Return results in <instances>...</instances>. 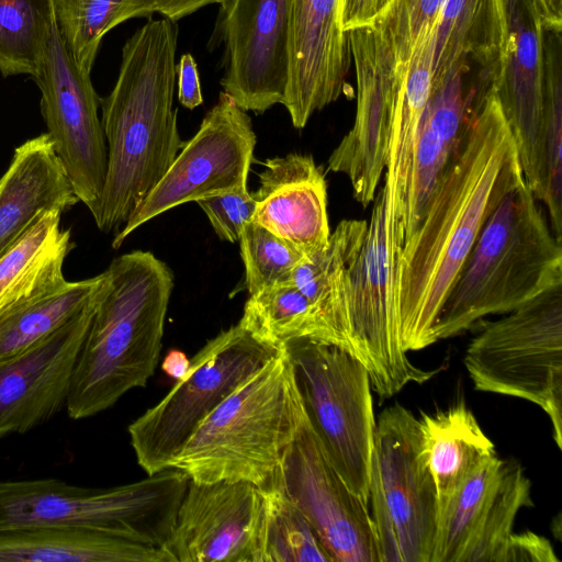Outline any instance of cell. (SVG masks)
<instances>
[{
    "label": "cell",
    "instance_id": "6da1fadb",
    "mask_svg": "<svg viewBox=\"0 0 562 562\" xmlns=\"http://www.w3.org/2000/svg\"><path fill=\"white\" fill-rule=\"evenodd\" d=\"M525 182L516 144L492 89L469 112L460 146L439 179L397 262L404 350L432 344V328L486 221Z\"/></svg>",
    "mask_w": 562,
    "mask_h": 562
},
{
    "label": "cell",
    "instance_id": "7a4b0ae2",
    "mask_svg": "<svg viewBox=\"0 0 562 562\" xmlns=\"http://www.w3.org/2000/svg\"><path fill=\"white\" fill-rule=\"evenodd\" d=\"M178 35L177 21L149 18L125 42L115 85L101 100L108 166L90 213L103 233L127 222L184 144L173 106Z\"/></svg>",
    "mask_w": 562,
    "mask_h": 562
},
{
    "label": "cell",
    "instance_id": "3957f363",
    "mask_svg": "<svg viewBox=\"0 0 562 562\" xmlns=\"http://www.w3.org/2000/svg\"><path fill=\"white\" fill-rule=\"evenodd\" d=\"M80 349L67 398L72 419L99 414L154 374L162 347L173 272L150 251L114 258Z\"/></svg>",
    "mask_w": 562,
    "mask_h": 562
},
{
    "label": "cell",
    "instance_id": "277c9868",
    "mask_svg": "<svg viewBox=\"0 0 562 562\" xmlns=\"http://www.w3.org/2000/svg\"><path fill=\"white\" fill-rule=\"evenodd\" d=\"M562 284V245L525 181L486 221L432 328L435 341Z\"/></svg>",
    "mask_w": 562,
    "mask_h": 562
},
{
    "label": "cell",
    "instance_id": "5b68a950",
    "mask_svg": "<svg viewBox=\"0 0 562 562\" xmlns=\"http://www.w3.org/2000/svg\"><path fill=\"white\" fill-rule=\"evenodd\" d=\"M305 418L284 347L200 424L171 468L194 482H248L262 487Z\"/></svg>",
    "mask_w": 562,
    "mask_h": 562
},
{
    "label": "cell",
    "instance_id": "8992f818",
    "mask_svg": "<svg viewBox=\"0 0 562 562\" xmlns=\"http://www.w3.org/2000/svg\"><path fill=\"white\" fill-rule=\"evenodd\" d=\"M404 234L392 217L389 189L376 192L360 251L342 284L344 349L367 369L372 390L391 397L409 383H424L438 370L414 366L400 336L397 262Z\"/></svg>",
    "mask_w": 562,
    "mask_h": 562
},
{
    "label": "cell",
    "instance_id": "52a82bcc",
    "mask_svg": "<svg viewBox=\"0 0 562 562\" xmlns=\"http://www.w3.org/2000/svg\"><path fill=\"white\" fill-rule=\"evenodd\" d=\"M188 476L177 469L109 488L56 479L0 481V530L29 525L103 529L161 548L170 536Z\"/></svg>",
    "mask_w": 562,
    "mask_h": 562
},
{
    "label": "cell",
    "instance_id": "ba28073f",
    "mask_svg": "<svg viewBox=\"0 0 562 562\" xmlns=\"http://www.w3.org/2000/svg\"><path fill=\"white\" fill-rule=\"evenodd\" d=\"M481 323L464 364L474 389L522 398L549 416L562 448V284Z\"/></svg>",
    "mask_w": 562,
    "mask_h": 562
},
{
    "label": "cell",
    "instance_id": "9c48e42d",
    "mask_svg": "<svg viewBox=\"0 0 562 562\" xmlns=\"http://www.w3.org/2000/svg\"><path fill=\"white\" fill-rule=\"evenodd\" d=\"M380 562H430L438 496L419 419L400 404L375 424L368 503Z\"/></svg>",
    "mask_w": 562,
    "mask_h": 562
},
{
    "label": "cell",
    "instance_id": "30bf717a",
    "mask_svg": "<svg viewBox=\"0 0 562 562\" xmlns=\"http://www.w3.org/2000/svg\"><path fill=\"white\" fill-rule=\"evenodd\" d=\"M281 349L239 322L206 341L170 391L127 428L147 475L170 469L200 424Z\"/></svg>",
    "mask_w": 562,
    "mask_h": 562
},
{
    "label": "cell",
    "instance_id": "8fae6325",
    "mask_svg": "<svg viewBox=\"0 0 562 562\" xmlns=\"http://www.w3.org/2000/svg\"><path fill=\"white\" fill-rule=\"evenodd\" d=\"M284 347L306 415L329 461L368 506L376 423L367 369L328 342L296 339Z\"/></svg>",
    "mask_w": 562,
    "mask_h": 562
},
{
    "label": "cell",
    "instance_id": "7c38bea8",
    "mask_svg": "<svg viewBox=\"0 0 562 562\" xmlns=\"http://www.w3.org/2000/svg\"><path fill=\"white\" fill-rule=\"evenodd\" d=\"M256 140L250 116L221 91L198 132L116 233L112 247L120 248L140 225L168 210L246 188Z\"/></svg>",
    "mask_w": 562,
    "mask_h": 562
},
{
    "label": "cell",
    "instance_id": "4fadbf2b",
    "mask_svg": "<svg viewBox=\"0 0 562 562\" xmlns=\"http://www.w3.org/2000/svg\"><path fill=\"white\" fill-rule=\"evenodd\" d=\"M41 112L54 149L75 193L91 212L102 193L108 150L99 108L101 98L69 55L56 23L40 74Z\"/></svg>",
    "mask_w": 562,
    "mask_h": 562
},
{
    "label": "cell",
    "instance_id": "5bb4252c",
    "mask_svg": "<svg viewBox=\"0 0 562 562\" xmlns=\"http://www.w3.org/2000/svg\"><path fill=\"white\" fill-rule=\"evenodd\" d=\"M290 0H222L209 49L224 47L220 83L244 111L283 103L289 81Z\"/></svg>",
    "mask_w": 562,
    "mask_h": 562
},
{
    "label": "cell",
    "instance_id": "9a60e30c",
    "mask_svg": "<svg viewBox=\"0 0 562 562\" xmlns=\"http://www.w3.org/2000/svg\"><path fill=\"white\" fill-rule=\"evenodd\" d=\"M357 82L355 122L328 158L345 175L363 207L373 202L386 167L396 99L404 68L375 26L348 32Z\"/></svg>",
    "mask_w": 562,
    "mask_h": 562
},
{
    "label": "cell",
    "instance_id": "2e32d148",
    "mask_svg": "<svg viewBox=\"0 0 562 562\" xmlns=\"http://www.w3.org/2000/svg\"><path fill=\"white\" fill-rule=\"evenodd\" d=\"M271 480L307 518L333 562H380L369 507L335 470L307 415Z\"/></svg>",
    "mask_w": 562,
    "mask_h": 562
},
{
    "label": "cell",
    "instance_id": "e0dca14e",
    "mask_svg": "<svg viewBox=\"0 0 562 562\" xmlns=\"http://www.w3.org/2000/svg\"><path fill=\"white\" fill-rule=\"evenodd\" d=\"M531 483L520 463L496 454L438 506L430 562H501Z\"/></svg>",
    "mask_w": 562,
    "mask_h": 562
},
{
    "label": "cell",
    "instance_id": "ac0fdd59",
    "mask_svg": "<svg viewBox=\"0 0 562 562\" xmlns=\"http://www.w3.org/2000/svg\"><path fill=\"white\" fill-rule=\"evenodd\" d=\"M105 281L65 325L0 360V438L26 432L66 407L75 366Z\"/></svg>",
    "mask_w": 562,
    "mask_h": 562
},
{
    "label": "cell",
    "instance_id": "d6986e66",
    "mask_svg": "<svg viewBox=\"0 0 562 562\" xmlns=\"http://www.w3.org/2000/svg\"><path fill=\"white\" fill-rule=\"evenodd\" d=\"M507 42L493 89L510 127L525 181L542 203L544 29L532 0H504Z\"/></svg>",
    "mask_w": 562,
    "mask_h": 562
},
{
    "label": "cell",
    "instance_id": "ffe728a7",
    "mask_svg": "<svg viewBox=\"0 0 562 562\" xmlns=\"http://www.w3.org/2000/svg\"><path fill=\"white\" fill-rule=\"evenodd\" d=\"M261 510L255 484L189 480L161 548L173 562H255Z\"/></svg>",
    "mask_w": 562,
    "mask_h": 562
},
{
    "label": "cell",
    "instance_id": "44dd1931",
    "mask_svg": "<svg viewBox=\"0 0 562 562\" xmlns=\"http://www.w3.org/2000/svg\"><path fill=\"white\" fill-rule=\"evenodd\" d=\"M289 57L282 105L292 125L303 128L345 90L351 52L340 22V0H290Z\"/></svg>",
    "mask_w": 562,
    "mask_h": 562
},
{
    "label": "cell",
    "instance_id": "7402d4cb",
    "mask_svg": "<svg viewBox=\"0 0 562 562\" xmlns=\"http://www.w3.org/2000/svg\"><path fill=\"white\" fill-rule=\"evenodd\" d=\"M252 193V222L291 244L304 258L324 248L330 236L327 184L313 156L291 153L267 159Z\"/></svg>",
    "mask_w": 562,
    "mask_h": 562
},
{
    "label": "cell",
    "instance_id": "603a6c76",
    "mask_svg": "<svg viewBox=\"0 0 562 562\" xmlns=\"http://www.w3.org/2000/svg\"><path fill=\"white\" fill-rule=\"evenodd\" d=\"M79 202L47 133L14 149L0 178V255L46 211Z\"/></svg>",
    "mask_w": 562,
    "mask_h": 562
},
{
    "label": "cell",
    "instance_id": "cb8c5ba5",
    "mask_svg": "<svg viewBox=\"0 0 562 562\" xmlns=\"http://www.w3.org/2000/svg\"><path fill=\"white\" fill-rule=\"evenodd\" d=\"M506 42L504 0H446L436 30L432 86L477 65L483 82L492 87Z\"/></svg>",
    "mask_w": 562,
    "mask_h": 562
},
{
    "label": "cell",
    "instance_id": "d4e9b609",
    "mask_svg": "<svg viewBox=\"0 0 562 562\" xmlns=\"http://www.w3.org/2000/svg\"><path fill=\"white\" fill-rule=\"evenodd\" d=\"M0 562H173L159 547L75 525H29L0 530Z\"/></svg>",
    "mask_w": 562,
    "mask_h": 562
},
{
    "label": "cell",
    "instance_id": "484cf974",
    "mask_svg": "<svg viewBox=\"0 0 562 562\" xmlns=\"http://www.w3.org/2000/svg\"><path fill=\"white\" fill-rule=\"evenodd\" d=\"M463 77L464 74L457 72L431 87L416 144L405 239L418 225L439 179L460 146L470 103Z\"/></svg>",
    "mask_w": 562,
    "mask_h": 562
},
{
    "label": "cell",
    "instance_id": "4316f807",
    "mask_svg": "<svg viewBox=\"0 0 562 562\" xmlns=\"http://www.w3.org/2000/svg\"><path fill=\"white\" fill-rule=\"evenodd\" d=\"M436 30L437 24L426 26L419 33L405 65L385 167L384 182L389 189L392 217L400 225L404 239L416 144L432 87Z\"/></svg>",
    "mask_w": 562,
    "mask_h": 562
},
{
    "label": "cell",
    "instance_id": "83f0119b",
    "mask_svg": "<svg viewBox=\"0 0 562 562\" xmlns=\"http://www.w3.org/2000/svg\"><path fill=\"white\" fill-rule=\"evenodd\" d=\"M58 210L43 212L0 255V314L65 285L64 262L72 248Z\"/></svg>",
    "mask_w": 562,
    "mask_h": 562
},
{
    "label": "cell",
    "instance_id": "f1b7e54d",
    "mask_svg": "<svg viewBox=\"0 0 562 562\" xmlns=\"http://www.w3.org/2000/svg\"><path fill=\"white\" fill-rule=\"evenodd\" d=\"M368 222L342 220L324 248L304 258L294 269L292 283L304 294L317 319L323 342L344 349V277L357 258Z\"/></svg>",
    "mask_w": 562,
    "mask_h": 562
},
{
    "label": "cell",
    "instance_id": "f546056e",
    "mask_svg": "<svg viewBox=\"0 0 562 562\" xmlns=\"http://www.w3.org/2000/svg\"><path fill=\"white\" fill-rule=\"evenodd\" d=\"M419 424L439 506L496 454L494 443L462 403L436 414H423Z\"/></svg>",
    "mask_w": 562,
    "mask_h": 562
},
{
    "label": "cell",
    "instance_id": "4dcf8cb0",
    "mask_svg": "<svg viewBox=\"0 0 562 562\" xmlns=\"http://www.w3.org/2000/svg\"><path fill=\"white\" fill-rule=\"evenodd\" d=\"M105 272L65 285L0 314V360L49 336L77 315L99 292Z\"/></svg>",
    "mask_w": 562,
    "mask_h": 562
},
{
    "label": "cell",
    "instance_id": "1f68e13d",
    "mask_svg": "<svg viewBox=\"0 0 562 562\" xmlns=\"http://www.w3.org/2000/svg\"><path fill=\"white\" fill-rule=\"evenodd\" d=\"M55 23L72 59L91 74L104 35L119 24L156 13V0H52Z\"/></svg>",
    "mask_w": 562,
    "mask_h": 562
},
{
    "label": "cell",
    "instance_id": "d6a6232c",
    "mask_svg": "<svg viewBox=\"0 0 562 562\" xmlns=\"http://www.w3.org/2000/svg\"><path fill=\"white\" fill-rule=\"evenodd\" d=\"M260 488L262 510L255 562H333L307 518L285 492L272 480Z\"/></svg>",
    "mask_w": 562,
    "mask_h": 562
},
{
    "label": "cell",
    "instance_id": "836d02e7",
    "mask_svg": "<svg viewBox=\"0 0 562 562\" xmlns=\"http://www.w3.org/2000/svg\"><path fill=\"white\" fill-rule=\"evenodd\" d=\"M55 25L52 0H0V74H40Z\"/></svg>",
    "mask_w": 562,
    "mask_h": 562
},
{
    "label": "cell",
    "instance_id": "e575fe53",
    "mask_svg": "<svg viewBox=\"0 0 562 562\" xmlns=\"http://www.w3.org/2000/svg\"><path fill=\"white\" fill-rule=\"evenodd\" d=\"M544 204L550 227L562 243V38L561 31H544L543 42Z\"/></svg>",
    "mask_w": 562,
    "mask_h": 562
},
{
    "label": "cell",
    "instance_id": "d590c367",
    "mask_svg": "<svg viewBox=\"0 0 562 562\" xmlns=\"http://www.w3.org/2000/svg\"><path fill=\"white\" fill-rule=\"evenodd\" d=\"M239 323L276 348L296 339L322 340L313 308L293 283L249 295Z\"/></svg>",
    "mask_w": 562,
    "mask_h": 562
},
{
    "label": "cell",
    "instance_id": "8d00e7d4",
    "mask_svg": "<svg viewBox=\"0 0 562 562\" xmlns=\"http://www.w3.org/2000/svg\"><path fill=\"white\" fill-rule=\"evenodd\" d=\"M249 295L292 283L295 267L304 256L288 241L250 221L238 239Z\"/></svg>",
    "mask_w": 562,
    "mask_h": 562
},
{
    "label": "cell",
    "instance_id": "74e56055",
    "mask_svg": "<svg viewBox=\"0 0 562 562\" xmlns=\"http://www.w3.org/2000/svg\"><path fill=\"white\" fill-rule=\"evenodd\" d=\"M446 0H393L375 26L390 43L397 64L405 66L419 33L435 25Z\"/></svg>",
    "mask_w": 562,
    "mask_h": 562
},
{
    "label": "cell",
    "instance_id": "f35d334b",
    "mask_svg": "<svg viewBox=\"0 0 562 562\" xmlns=\"http://www.w3.org/2000/svg\"><path fill=\"white\" fill-rule=\"evenodd\" d=\"M196 203L205 213L215 234L228 243H238L241 228L251 221L256 209V201L247 187Z\"/></svg>",
    "mask_w": 562,
    "mask_h": 562
},
{
    "label": "cell",
    "instance_id": "ab89813d",
    "mask_svg": "<svg viewBox=\"0 0 562 562\" xmlns=\"http://www.w3.org/2000/svg\"><path fill=\"white\" fill-rule=\"evenodd\" d=\"M501 562H560L550 541L532 531L512 533Z\"/></svg>",
    "mask_w": 562,
    "mask_h": 562
},
{
    "label": "cell",
    "instance_id": "60d3db41",
    "mask_svg": "<svg viewBox=\"0 0 562 562\" xmlns=\"http://www.w3.org/2000/svg\"><path fill=\"white\" fill-rule=\"evenodd\" d=\"M393 0H340V22L345 32L373 26Z\"/></svg>",
    "mask_w": 562,
    "mask_h": 562
},
{
    "label": "cell",
    "instance_id": "b9f144b4",
    "mask_svg": "<svg viewBox=\"0 0 562 562\" xmlns=\"http://www.w3.org/2000/svg\"><path fill=\"white\" fill-rule=\"evenodd\" d=\"M178 99L182 106L193 110L203 103L198 64L190 53L181 55L176 64Z\"/></svg>",
    "mask_w": 562,
    "mask_h": 562
},
{
    "label": "cell",
    "instance_id": "7bdbcfd3",
    "mask_svg": "<svg viewBox=\"0 0 562 562\" xmlns=\"http://www.w3.org/2000/svg\"><path fill=\"white\" fill-rule=\"evenodd\" d=\"M222 0H156V12L172 21H179L203 7L218 4Z\"/></svg>",
    "mask_w": 562,
    "mask_h": 562
},
{
    "label": "cell",
    "instance_id": "ee69618b",
    "mask_svg": "<svg viewBox=\"0 0 562 562\" xmlns=\"http://www.w3.org/2000/svg\"><path fill=\"white\" fill-rule=\"evenodd\" d=\"M544 30L562 31V0H532Z\"/></svg>",
    "mask_w": 562,
    "mask_h": 562
},
{
    "label": "cell",
    "instance_id": "f6af8a7d",
    "mask_svg": "<svg viewBox=\"0 0 562 562\" xmlns=\"http://www.w3.org/2000/svg\"><path fill=\"white\" fill-rule=\"evenodd\" d=\"M189 366V360L182 352H170L164 363V369L169 375L177 378V380L184 374Z\"/></svg>",
    "mask_w": 562,
    "mask_h": 562
}]
</instances>
